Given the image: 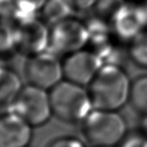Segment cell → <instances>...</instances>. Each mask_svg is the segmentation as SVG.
Instances as JSON below:
<instances>
[{
  "instance_id": "1",
  "label": "cell",
  "mask_w": 147,
  "mask_h": 147,
  "mask_svg": "<svg viewBox=\"0 0 147 147\" xmlns=\"http://www.w3.org/2000/svg\"><path fill=\"white\" fill-rule=\"evenodd\" d=\"M131 82L120 66L103 65L88 84L94 109L118 111L128 102Z\"/></svg>"
},
{
  "instance_id": "2",
  "label": "cell",
  "mask_w": 147,
  "mask_h": 147,
  "mask_svg": "<svg viewBox=\"0 0 147 147\" xmlns=\"http://www.w3.org/2000/svg\"><path fill=\"white\" fill-rule=\"evenodd\" d=\"M50 92L53 115L67 124H81L94 107L87 88L64 79Z\"/></svg>"
},
{
  "instance_id": "3",
  "label": "cell",
  "mask_w": 147,
  "mask_h": 147,
  "mask_svg": "<svg viewBox=\"0 0 147 147\" xmlns=\"http://www.w3.org/2000/svg\"><path fill=\"white\" fill-rule=\"evenodd\" d=\"M81 125L82 137L93 147H114L127 135V125L117 111L94 109Z\"/></svg>"
},
{
  "instance_id": "4",
  "label": "cell",
  "mask_w": 147,
  "mask_h": 147,
  "mask_svg": "<svg viewBox=\"0 0 147 147\" xmlns=\"http://www.w3.org/2000/svg\"><path fill=\"white\" fill-rule=\"evenodd\" d=\"M8 109L24 118L33 127L47 124L53 116L50 92L26 84Z\"/></svg>"
},
{
  "instance_id": "5",
  "label": "cell",
  "mask_w": 147,
  "mask_h": 147,
  "mask_svg": "<svg viewBox=\"0 0 147 147\" xmlns=\"http://www.w3.org/2000/svg\"><path fill=\"white\" fill-rule=\"evenodd\" d=\"M24 71L27 84L48 91L64 80L63 62L50 50L26 57Z\"/></svg>"
},
{
  "instance_id": "6",
  "label": "cell",
  "mask_w": 147,
  "mask_h": 147,
  "mask_svg": "<svg viewBox=\"0 0 147 147\" xmlns=\"http://www.w3.org/2000/svg\"><path fill=\"white\" fill-rule=\"evenodd\" d=\"M87 42V28L81 21L70 17L50 26L48 50L57 55L66 56L84 49Z\"/></svg>"
},
{
  "instance_id": "7",
  "label": "cell",
  "mask_w": 147,
  "mask_h": 147,
  "mask_svg": "<svg viewBox=\"0 0 147 147\" xmlns=\"http://www.w3.org/2000/svg\"><path fill=\"white\" fill-rule=\"evenodd\" d=\"M16 52L26 57L49 48L50 26L37 17L17 21L13 24Z\"/></svg>"
},
{
  "instance_id": "8",
  "label": "cell",
  "mask_w": 147,
  "mask_h": 147,
  "mask_svg": "<svg viewBox=\"0 0 147 147\" xmlns=\"http://www.w3.org/2000/svg\"><path fill=\"white\" fill-rule=\"evenodd\" d=\"M62 62L64 79L82 86H88L103 66L98 53L84 49L66 55Z\"/></svg>"
},
{
  "instance_id": "9",
  "label": "cell",
  "mask_w": 147,
  "mask_h": 147,
  "mask_svg": "<svg viewBox=\"0 0 147 147\" xmlns=\"http://www.w3.org/2000/svg\"><path fill=\"white\" fill-rule=\"evenodd\" d=\"M33 127L10 110L0 113V147H29Z\"/></svg>"
},
{
  "instance_id": "10",
  "label": "cell",
  "mask_w": 147,
  "mask_h": 147,
  "mask_svg": "<svg viewBox=\"0 0 147 147\" xmlns=\"http://www.w3.org/2000/svg\"><path fill=\"white\" fill-rule=\"evenodd\" d=\"M146 26L144 14L141 6L125 4L112 22V27L117 37L131 40Z\"/></svg>"
},
{
  "instance_id": "11",
  "label": "cell",
  "mask_w": 147,
  "mask_h": 147,
  "mask_svg": "<svg viewBox=\"0 0 147 147\" xmlns=\"http://www.w3.org/2000/svg\"><path fill=\"white\" fill-rule=\"evenodd\" d=\"M24 84L15 71L4 67L0 71V106L9 107Z\"/></svg>"
},
{
  "instance_id": "12",
  "label": "cell",
  "mask_w": 147,
  "mask_h": 147,
  "mask_svg": "<svg viewBox=\"0 0 147 147\" xmlns=\"http://www.w3.org/2000/svg\"><path fill=\"white\" fill-rule=\"evenodd\" d=\"M74 10L69 0H47L41 9L42 20L48 26H53L70 18Z\"/></svg>"
},
{
  "instance_id": "13",
  "label": "cell",
  "mask_w": 147,
  "mask_h": 147,
  "mask_svg": "<svg viewBox=\"0 0 147 147\" xmlns=\"http://www.w3.org/2000/svg\"><path fill=\"white\" fill-rule=\"evenodd\" d=\"M131 108L142 116L147 115V75H142L131 82L128 98Z\"/></svg>"
},
{
  "instance_id": "14",
  "label": "cell",
  "mask_w": 147,
  "mask_h": 147,
  "mask_svg": "<svg viewBox=\"0 0 147 147\" xmlns=\"http://www.w3.org/2000/svg\"><path fill=\"white\" fill-rule=\"evenodd\" d=\"M128 55L135 65L147 69V30H142L129 41Z\"/></svg>"
},
{
  "instance_id": "15",
  "label": "cell",
  "mask_w": 147,
  "mask_h": 147,
  "mask_svg": "<svg viewBox=\"0 0 147 147\" xmlns=\"http://www.w3.org/2000/svg\"><path fill=\"white\" fill-rule=\"evenodd\" d=\"M46 1L47 0H14L11 12L15 17V22L36 17Z\"/></svg>"
},
{
  "instance_id": "16",
  "label": "cell",
  "mask_w": 147,
  "mask_h": 147,
  "mask_svg": "<svg viewBox=\"0 0 147 147\" xmlns=\"http://www.w3.org/2000/svg\"><path fill=\"white\" fill-rule=\"evenodd\" d=\"M85 26L87 28L89 41H93L98 45H101L103 42L106 41L109 36L110 26L105 20L96 16L91 18Z\"/></svg>"
},
{
  "instance_id": "17",
  "label": "cell",
  "mask_w": 147,
  "mask_h": 147,
  "mask_svg": "<svg viewBox=\"0 0 147 147\" xmlns=\"http://www.w3.org/2000/svg\"><path fill=\"white\" fill-rule=\"evenodd\" d=\"M125 4L124 0H98L94 7L96 16L112 24L114 17Z\"/></svg>"
},
{
  "instance_id": "18",
  "label": "cell",
  "mask_w": 147,
  "mask_h": 147,
  "mask_svg": "<svg viewBox=\"0 0 147 147\" xmlns=\"http://www.w3.org/2000/svg\"><path fill=\"white\" fill-rule=\"evenodd\" d=\"M11 51H16L13 26L0 24V58Z\"/></svg>"
},
{
  "instance_id": "19",
  "label": "cell",
  "mask_w": 147,
  "mask_h": 147,
  "mask_svg": "<svg viewBox=\"0 0 147 147\" xmlns=\"http://www.w3.org/2000/svg\"><path fill=\"white\" fill-rule=\"evenodd\" d=\"M46 147H85L80 139L72 136H62L53 139Z\"/></svg>"
},
{
  "instance_id": "20",
  "label": "cell",
  "mask_w": 147,
  "mask_h": 147,
  "mask_svg": "<svg viewBox=\"0 0 147 147\" xmlns=\"http://www.w3.org/2000/svg\"><path fill=\"white\" fill-rule=\"evenodd\" d=\"M121 147H147V138L143 134H132L125 137Z\"/></svg>"
},
{
  "instance_id": "21",
  "label": "cell",
  "mask_w": 147,
  "mask_h": 147,
  "mask_svg": "<svg viewBox=\"0 0 147 147\" xmlns=\"http://www.w3.org/2000/svg\"><path fill=\"white\" fill-rule=\"evenodd\" d=\"M98 0H69L71 5L73 6L74 9L86 10L93 8Z\"/></svg>"
},
{
  "instance_id": "22",
  "label": "cell",
  "mask_w": 147,
  "mask_h": 147,
  "mask_svg": "<svg viewBox=\"0 0 147 147\" xmlns=\"http://www.w3.org/2000/svg\"><path fill=\"white\" fill-rule=\"evenodd\" d=\"M141 127H142V134H143L147 138V115L142 116Z\"/></svg>"
},
{
  "instance_id": "23",
  "label": "cell",
  "mask_w": 147,
  "mask_h": 147,
  "mask_svg": "<svg viewBox=\"0 0 147 147\" xmlns=\"http://www.w3.org/2000/svg\"><path fill=\"white\" fill-rule=\"evenodd\" d=\"M141 8H142V9L143 14H144L145 22H146V26H147V0H146V1L141 6Z\"/></svg>"
},
{
  "instance_id": "24",
  "label": "cell",
  "mask_w": 147,
  "mask_h": 147,
  "mask_svg": "<svg viewBox=\"0 0 147 147\" xmlns=\"http://www.w3.org/2000/svg\"><path fill=\"white\" fill-rule=\"evenodd\" d=\"M29 147H30V146H29Z\"/></svg>"
}]
</instances>
